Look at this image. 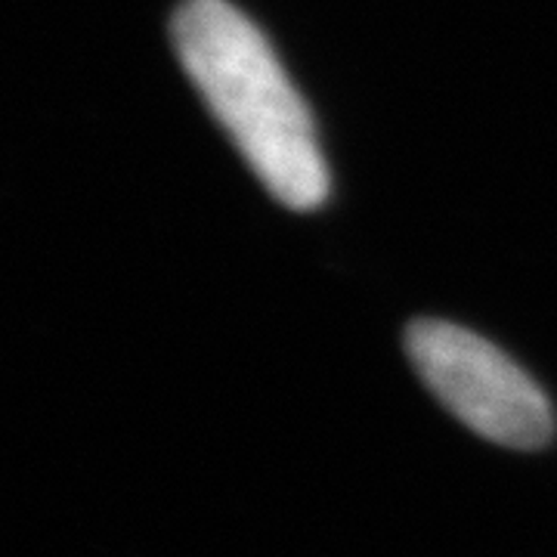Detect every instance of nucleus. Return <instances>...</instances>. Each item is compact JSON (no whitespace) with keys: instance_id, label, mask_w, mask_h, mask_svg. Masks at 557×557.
I'll use <instances>...</instances> for the list:
<instances>
[{"instance_id":"nucleus-1","label":"nucleus","mask_w":557,"mask_h":557,"mask_svg":"<svg viewBox=\"0 0 557 557\" xmlns=\"http://www.w3.org/2000/svg\"><path fill=\"white\" fill-rule=\"evenodd\" d=\"M174 44L186 75L267 186L292 211L329 199L317 127L258 25L226 0H183Z\"/></svg>"},{"instance_id":"nucleus-2","label":"nucleus","mask_w":557,"mask_h":557,"mask_svg":"<svg viewBox=\"0 0 557 557\" xmlns=\"http://www.w3.org/2000/svg\"><path fill=\"white\" fill-rule=\"evenodd\" d=\"M406 354L431 394L474 434L508 449H542L555 437L545 391L490 341L440 319H418Z\"/></svg>"}]
</instances>
